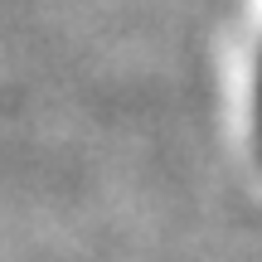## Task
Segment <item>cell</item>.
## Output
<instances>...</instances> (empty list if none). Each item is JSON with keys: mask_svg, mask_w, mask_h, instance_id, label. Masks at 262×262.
<instances>
[{"mask_svg": "<svg viewBox=\"0 0 262 262\" xmlns=\"http://www.w3.org/2000/svg\"><path fill=\"white\" fill-rule=\"evenodd\" d=\"M248 107H253V141L262 150V44H257V58H253V97H248Z\"/></svg>", "mask_w": 262, "mask_h": 262, "instance_id": "1", "label": "cell"}]
</instances>
